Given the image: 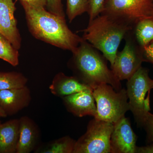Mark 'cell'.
I'll list each match as a JSON object with an SVG mask.
<instances>
[{"instance_id":"obj_9","label":"cell","mask_w":153,"mask_h":153,"mask_svg":"<svg viewBox=\"0 0 153 153\" xmlns=\"http://www.w3.org/2000/svg\"><path fill=\"white\" fill-rule=\"evenodd\" d=\"M137 137L124 116L114 123L111 137V153H136Z\"/></svg>"},{"instance_id":"obj_16","label":"cell","mask_w":153,"mask_h":153,"mask_svg":"<svg viewBox=\"0 0 153 153\" xmlns=\"http://www.w3.org/2000/svg\"><path fill=\"white\" fill-rule=\"evenodd\" d=\"M134 36L142 48L153 41V16L140 20L134 27Z\"/></svg>"},{"instance_id":"obj_5","label":"cell","mask_w":153,"mask_h":153,"mask_svg":"<svg viewBox=\"0 0 153 153\" xmlns=\"http://www.w3.org/2000/svg\"><path fill=\"white\" fill-rule=\"evenodd\" d=\"M153 79L149 76V71L141 67L127 82L130 111H131L138 125L143 126L148 113L150 110L149 94L147 93L153 88Z\"/></svg>"},{"instance_id":"obj_26","label":"cell","mask_w":153,"mask_h":153,"mask_svg":"<svg viewBox=\"0 0 153 153\" xmlns=\"http://www.w3.org/2000/svg\"><path fill=\"white\" fill-rule=\"evenodd\" d=\"M137 153H153V146L152 145L146 146H137Z\"/></svg>"},{"instance_id":"obj_31","label":"cell","mask_w":153,"mask_h":153,"mask_svg":"<svg viewBox=\"0 0 153 153\" xmlns=\"http://www.w3.org/2000/svg\"></svg>"},{"instance_id":"obj_20","label":"cell","mask_w":153,"mask_h":153,"mask_svg":"<svg viewBox=\"0 0 153 153\" xmlns=\"http://www.w3.org/2000/svg\"><path fill=\"white\" fill-rule=\"evenodd\" d=\"M87 10L88 0H66V14L70 22Z\"/></svg>"},{"instance_id":"obj_22","label":"cell","mask_w":153,"mask_h":153,"mask_svg":"<svg viewBox=\"0 0 153 153\" xmlns=\"http://www.w3.org/2000/svg\"><path fill=\"white\" fill-rule=\"evenodd\" d=\"M46 7L52 13L65 18L62 0H47Z\"/></svg>"},{"instance_id":"obj_18","label":"cell","mask_w":153,"mask_h":153,"mask_svg":"<svg viewBox=\"0 0 153 153\" xmlns=\"http://www.w3.org/2000/svg\"><path fill=\"white\" fill-rule=\"evenodd\" d=\"M76 141L69 136L60 138L52 142L40 152L73 153Z\"/></svg>"},{"instance_id":"obj_17","label":"cell","mask_w":153,"mask_h":153,"mask_svg":"<svg viewBox=\"0 0 153 153\" xmlns=\"http://www.w3.org/2000/svg\"><path fill=\"white\" fill-rule=\"evenodd\" d=\"M27 82V78L22 73L0 71V90L22 88Z\"/></svg>"},{"instance_id":"obj_19","label":"cell","mask_w":153,"mask_h":153,"mask_svg":"<svg viewBox=\"0 0 153 153\" xmlns=\"http://www.w3.org/2000/svg\"><path fill=\"white\" fill-rule=\"evenodd\" d=\"M0 59L14 66L19 64V53L10 42L0 34Z\"/></svg>"},{"instance_id":"obj_14","label":"cell","mask_w":153,"mask_h":153,"mask_svg":"<svg viewBox=\"0 0 153 153\" xmlns=\"http://www.w3.org/2000/svg\"><path fill=\"white\" fill-rule=\"evenodd\" d=\"M19 121V139L16 153H30L36 147L39 137L37 126L27 116L22 117Z\"/></svg>"},{"instance_id":"obj_13","label":"cell","mask_w":153,"mask_h":153,"mask_svg":"<svg viewBox=\"0 0 153 153\" xmlns=\"http://www.w3.org/2000/svg\"><path fill=\"white\" fill-rule=\"evenodd\" d=\"M53 95L61 98L76 92L93 89L76 76H68L62 72L56 74L49 87Z\"/></svg>"},{"instance_id":"obj_21","label":"cell","mask_w":153,"mask_h":153,"mask_svg":"<svg viewBox=\"0 0 153 153\" xmlns=\"http://www.w3.org/2000/svg\"><path fill=\"white\" fill-rule=\"evenodd\" d=\"M107 0H88L87 13L89 22L99 16L103 11Z\"/></svg>"},{"instance_id":"obj_27","label":"cell","mask_w":153,"mask_h":153,"mask_svg":"<svg viewBox=\"0 0 153 153\" xmlns=\"http://www.w3.org/2000/svg\"><path fill=\"white\" fill-rule=\"evenodd\" d=\"M7 115L6 114L4 111H3V110L0 107V118H4L7 116Z\"/></svg>"},{"instance_id":"obj_30","label":"cell","mask_w":153,"mask_h":153,"mask_svg":"<svg viewBox=\"0 0 153 153\" xmlns=\"http://www.w3.org/2000/svg\"><path fill=\"white\" fill-rule=\"evenodd\" d=\"M0 123H1V122H0Z\"/></svg>"},{"instance_id":"obj_8","label":"cell","mask_w":153,"mask_h":153,"mask_svg":"<svg viewBox=\"0 0 153 153\" xmlns=\"http://www.w3.org/2000/svg\"><path fill=\"white\" fill-rule=\"evenodd\" d=\"M102 12L121 18L134 26L140 20L153 16V0H107Z\"/></svg>"},{"instance_id":"obj_11","label":"cell","mask_w":153,"mask_h":153,"mask_svg":"<svg viewBox=\"0 0 153 153\" xmlns=\"http://www.w3.org/2000/svg\"><path fill=\"white\" fill-rule=\"evenodd\" d=\"M92 91H82L62 97L68 111L79 117L88 115L95 117L97 106Z\"/></svg>"},{"instance_id":"obj_15","label":"cell","mask_w":153,"mask_h":153,"mask_svg":"<svg viewBox=\"0 0 153 153\" xmlns=\"http://www.w3.org/2000/svg\"><path fill=\"white\" fill-rule=\"evenodd\" d=\"M19 120L0 123V153H16L19 136Z\"/></svg>"},{"instance_id":"obj_24","label":"cell","mask_w":153,"mask_h":153,"mask_svg":"<svg viewBox=\"0 0 153 153\" xmlns=\"http://www.w3.org/2000/svg\"><path fill=\"white\" fill-rule=\"evenodd\" d=\"M144 61L153 64V41L142 48Z\"/></svg>"},{"instance_id":"obj_7","label":"cell","mask_w":153,"mask_h":153,"mask_svg":"<svg viewBox=\"0 0 153 153\" xmlns=\"http://www.w3.org/2000/svg\"><path fill=\"white\" fill-rule=\"evenodd\" d=\"M132 30L126 35L123 49L117 52L111 70L119 80H128L144 62L143 49L137 43Z\"/></svg>"},{"instance_id":"obj_25","label":"cell","mask_w":153,"mask_h":153,"mask_svg":"<svg viewBox=\"0 0 153 153\" xmlns=\"http://www.w3.org/2000/svg\"><path fill=\"white\" fill-rule=\"evenodd\" d=\"M21 2H25L31 5L45 7L47 4V0H19Z\"/></svg>"},{"instance_id":"obj_10","label":"cell","mask_w":153,"mask_h":153,"mask_svg":"<svg viewBox=\"0 0 153 153\" xmlns=\"http://www.w3.org/2000/svg\"><path fill=\"white\" fill-rule=\"evenodd\" d=\"M13 0H0V34L7 39L16 49H20L22 38L17 27Z\"/></svg>"},{"instance_id":"obj_6","label":"cell","mask_w":153,"mask_h":153,"mask_svg":"<svg viewBox=\"0 0 153 153\" xmlns=\"http://www.w3.org/2000/svg\"><path fill=\"white\" fill-rule=\"evenodd\" d=\"M114 123L94 118L87 130L76 141L73 153H110L111 137Z\"/></svg>"},{"instance_id":"obj_12","label":"cell","mask_w":153,"mask_h":153,"mask_svg":"<svg viewBox=\"0 0 153 153\" xmlns=\"http://www.w3.org/2000/svg\"><path fill=\"white\" fill-rule=\"evenodd\" d=\"M31 91L26 85L19 88L0 90V107L7 115L16 114L31 101Z\"/></svg>"},{"instance_id":"obj_29","label":"cell","mask_w":153,"mask_h":153,"mask_svg":"<svg viewBox=\"0 0 153 153\" xmlns=\"http://www.w3.org/2000/svg\"></svg>"},{"instance_id":"obj_28","label":"cell","mask_w":153,"mask_h":153,"mask_svg":"<svg viewBox=\"0 0 153 153\" xmlns=\"http://www.w3.org/2000/svg\"><path fill=\"white\" fill-rule=\"evenodd\" d=\"M152 145L153 146V143H152Z\"/></svg>"},{"instance_id":"obj_3","label":"cell","mask_w":153,"mask_h":153,"mask_svg":"<svg viewBox=\"0 0 153 153\" xmlns=\"http://www.w3.org/2000/svg\"><path fill=\"white\" fill-rule=\"evenodd\" d=\"M97 50L82 39L72 53V65L76 77L92 89L101 84H108L119 91L122 88L120 80L108 67L106 58Z\"/></svg>"},{"instance_id":"obj_1","label":"cell","mask_w":153,"mask_h":153,"mask_svg":"<svg viewBox=\"0 0 153 153\" xmlns=\"http://www.w3.org/2000/svg\"><path fill=\"white\" fill-rule=\"evenodd\" d=\"M29 30L36 39L72 53L83 38L70 30L65 18L52 13L44 7L21 2Z\"/></svg>"},{"instance_id":"obj_4","label":"cell","mask_w":153,"mask_h":153,"mask_svg":"<svg viewBox=\"0 0 153 153\" xmlns=\"http://www.w3.org/2000/svg\"><path fill=\"white\" fill-rule=\"evenodd\" d=\"M97 106L94 118L115 123L130 111L126 89L116 91L111 85L102 84L92 91Z\"/></svg>"},{"instance_id":"obj_2","label":"cell","mask_w":153,"mask_h":153,"mask_svg":"<svg viewBox=\"0 0 153 153\" xmlns=\"http://www.w3.org/2000/svg\"><path fill=\"white\" fill-rule=\"evenodd\" d=\"M134 27L121 18L102 12L89 22L82 38L101 52L111 66L122 40Z\"/></svg>"},{"instance_id":"obj_23","label":"cell","mask_w":153,"mask_h":153,"mask_svg":"<svg viewBox=\"0 0 153 153\" xmlns=\"http://www.w3.org/2000/svg\"><path fill=\"white\" fill-rule=\"evenodd\" d=\"M143 126L146 131L148 140L153 143V114L149 112Z\"/></svg>"}]
</instances>
